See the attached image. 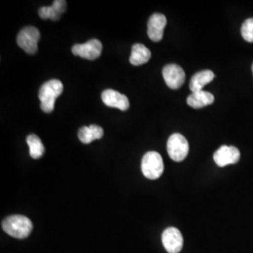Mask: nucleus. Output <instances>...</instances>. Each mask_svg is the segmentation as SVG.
I'll use <instances>...</instances> for the list:
<instances>
[{
  "instance_id": "f257e3e1",
  "label": "nucleus",
  "mask_w": 253,
  "mask_h": 253,
  "mask_svg": "<svg viewBox=\"0 0 253 253\" xmlns=\"http://www.w3.org/2000/svg\"><path fill=\"white\" fill-rule=\"evenodd\" d=\"M63 92V84L59 80L53 79L44 83L39 91V99L41 100V108L44 113L54 111L55 100Z\"/></svg>"
},
{
  "instance_id": "f03ea898",
  "label": "nucleus",
  "mask_w": 253,
  "mask_h": 253,
  "mask_svg": "<svg viewBox=\"0 0 253 253\" xmlns=\"http://www.w3.org/2000/svg\"><path fill=\"white\" fill-rule=\"evenodd\" d=\"M2 229L6 234L14 238L24 239L31 234L33 225L28 217L22 215H13L3 220Z\"/></svg>"
},
{
  "instance_id": "7ed1b4c3",
  "label": "nucleus",
  "mask_w": 253,
  "mask_h": 253,
  "mask_svg": "<svg viewBox=\"0 0 253 253\" xmlns=\"http://www.w3.org/2000/svg\"><path fill=\"white\" fill-rule=\"evenodd\" d=\"M141 168L143 174L146 178L151 180L160 178L164 170L162 156L155 151L147 152L143 157Z\"/></svg>"
},
{
  "instance_id": "20e7f679",
  "label": "nucleus",
  "mask_w": 253,
  "mask_h": 253,
  "mask_svg": "<svg viewBox=\"0 0 253 253\" xmlns=\"http://www.w3.org/2000/svg\"><path fill=\"white\" fill-rule=\"evenodd\" d=\"M190 150L187 139L180 133H173L167 142V151L173 162L180 163L184 161Z\"/></svg>"
},
{
  "instance_id": "39448f33",
  "label": "nucleus",
  "mask_w": 253,
  "mask_h": 253,
  "mask_svg": "<svg viewBox=\"0 0 253 253\" xmlns=\"http://www.w3.org/2000/svg\"><path fill=\"white\" fill-rule=\"evenodd\" d=\"M40 38L41 33L36 27H24L17 36V44L27 54H36Z\"/></svg>"
},
{
  "instance_id": "423d86ee",
  "label": "nucleus",
  "mask_w": 253,
  "mask_h": 253,
  "mask_svg": "<svg viewBox=\"0 0 253 253\" xmlns=\"http://www.w3.org/2000/svg\"><path fill=\"white\" fill-rule=\"evenodd\" d=\"M73 54L82 58L95 60L99 58L102 52V44L99 40L93 39L83 44H75L72 48Z\"/></svg>"
},
{
  "instance_id": "0eeeda50",
  "label": "nucleus",
  "mask_w": 253,
  "mask_h": 253,
  "mask_svg": "<svg viewBox=\"0 0 253 253\" xmlns=\"http://www.w3.org/2000/svg\"><path fill=\"white\" fill-rule=\"evenodd\" d=\"M163 79L167 86L172 89H178L186 80V74L180 66L176 64H168L163 70Z\"/></svg>"
},
{
  "instance_id": "6e6552de",
  "label": "nucleus",
  "mask_w": 253,
  "mask_h": 253,
  "mask_svg": "<svg viewBox=\"0 0 253 253\" xmlns=\"http://www.w3.org/2000/svg\"><path fill=\"white\" fill-rule=\"evenodd\" d=\"M214 162L219 167H225L230 164L238 163L240 152L235 146L221 145L213 155Z\"/></svg>"
},
{
  "instance_id": "1a4fd4ad",
  "label": "nucleus",
  "mask_w": 253,
  "mask_h": 253,
  "mask_svg": "<svg viewBox=\"0 0 253 253\" xmlns=\"http://www.w3.org/2000/svg\"><path fill=\"white\" fill-rule=\"evenodd\" d=\"M164 249L169 253H179L183 248V236L176 228H167L163 234Z\"/></svg>"
},
{
  "instance_id": "9d476101",
  "label": "nucleus",
  "mask_w": 253,
  "mask_h": 253,
  "mask_svg": "<svg viewBox=\"0 0 253 253\" xmlns=\"http://www.w3.org/2000/svg\"><path fill=\"white\" fill-rule=\"evenodd\" d=\"M167 20L162 13H154L148 20L147 35L155 42H161L163 38V31L166 27Z\"/></svg>"
},
{
  "instance_id": "9b49d317",
  "label": "nucleus",
  "mask_w": 253,
  "mask_h": 253,
  "mask_svg": "<svg viewBox=\"0 0 253 253\" xmlns=\"http://www.w3.org/2000/svg\"><path fill=\"white\" fill-rule=\"evenodd\" d=\"M101 99L105 105L121 111H126L129 107V101L125 95L113 89L104 90L101 94Z\"/></svg>"
},
{
  "instance_id": "f8f14e48",
  "label": "nucleus",
  "mask_w": 253,
  "mask_h": 253,
  "mask_svg": "<svg viewBox=\"0 0 253 253\" xmlns=\"http://www.w3.org/2000/svg\"><path fill=\"white\" fill-rule=\"evenodd\" d=\"M67 8V2L64 0H55L52 6L42 7L39 9V15L42 19H51L53 21H57L63 14Z\"/></svg>"
},
{
  "instance_id": "ddd939ff",
  "label": "nucleus",
  "mask_w": 253,
  "mask_h": 253,
  "mask_svg": "<svg viewBox=\"0 0 253 253\" xmlns=\"http://www.w3.org/2000/svg\"><path fill=\"white\" fill-rule=\"evenodd\" d=\"M215 100L213 94L208 91L202 90L198 92H191L187 99V102L191 108L201 109L212 104Z\"/></svg>"
},
{
  "instance_id": "4468645a",
  "label": "nucleus",
  "mask_w": 253,
  "mask_h": 253,
  "mask_svg": "<svg viewBox=\"0 0 253 253\" xmlns=\"http://www.w3.org/2000/svg\"><path fill=\"white\" fill-rule=\"evenodd\" d=\"M215 74L212 71L205 70L199 73H195L190 82V89L191 92H198L204 90V87L209 83L214 80Z\"/></svg>"
},
{
  "instance_id": "2eb2a0df",
  "label": "nucleus",
  "mask_w": 253,
  "mask_h": 253,
  "mask_svg": "<svg viewBox=\"0 0 253 253\" xmlns=\"http://www.w3.org/2000/svg\"><path fill=\"white\" fill-rule=\"evenodd\" d=\"M103 136V128L98 125H90L88 126H82L78 131L79 140L83 144L88 145L94 140L101 139Z\"/></svg>"
},
{
  "instance_id": "dca6fc26",
  "label": "nucleus",
  "mask_w": 253,
  "mask_h": 253,
  "mask_svg": "<svg viewBox=\"0 0 253 253\" xmlns=\"http://www.w3.org/2000/svg\"><path fill=\"white\" fill-rule=\"evenodd\" d=\"M151 58V52L144 44L136 43L131 48L129 62L133 66H141L147 63Z\"/></svg>"
},
{
  "instance_id": "f3484780",
  "label": "nucleus",
  "mask_w": 253,
  "mask_h": 253,
  "mask_svg": "<svg viewBox=\"0 0 253 253\" xmlns=\"http://www.w3.org/2000/svg\"><path fill=\"white\" fill-rule=\"evenodd\" d=\"M27 143L29 146V154L31 158L38 160L42 157L44 153V146L42 143V140L35 135L31 134L27 138Z\"/></svg>"
},
{
  "instance_id": "a211bd4d",
  "label": "nucleus",
  "mask_w": 253,
  "mask_h": 253,
  "mask_svg": "<svg viewBox=\"0 0 253 253\" xmlns=\"http://www.w3.org/2000/svg\"><path fill=\"white\" fill-rule=\"evenodd\" d=\"M241 35L246 42H253V18L247 19L241 27Z\"/></svg>"
},
{
  "instance_id": "6ab92c4d",
  "label": "nucleus",
  "mask_w": 253,
  "mask_h": 253,
  "mask_svg": "<svg viewBox=\"0 0 253 253\" xmlns=\"http://www.w3.org/2000/svg\"><path fill=\"white\" fill-rule=\"evenodd\" d=\"M252 70H253V66H252Z\"/></svg>"
}]
</instances>
